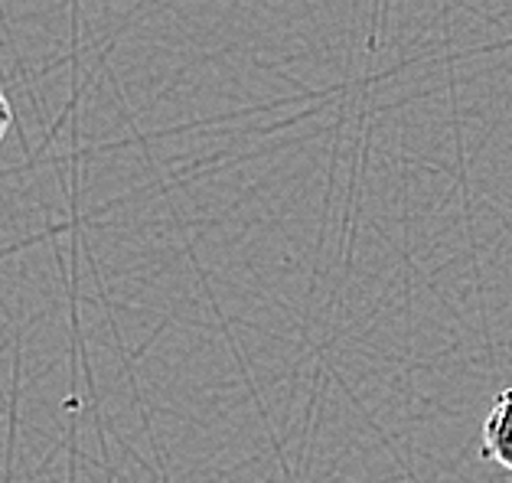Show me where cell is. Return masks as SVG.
<instances>
[{
    "instance_id": "cell-1",
    "label": "cell",
    "mask_w": 512,
    "mask_h": 483,
    "mask_svg": "<svg viewBox=\"0 0 512 483\" xmlns=\"http://www.w3.org/2000/svg\"><path fill=\"white\" fill-rule=\"evenodd\" d=\"M483 457L512 470V389L496 395L490 415L483 421Z\"/></svg>"
},
{
    "instance_id": "cell-2",
    "label": "cell",
    "mask_w": 512,
    "mask_h": 483,
    "mask_svg": "<svg viewBox=\"0 0 512 483\" xmlns=\"http://www.w3.org/2000/svg\"><path fill=\"white\" fill-rule=\"evenodd\" d=\"M10 121H14V111H10V102L4 95H0V141H4V134L10 128Z\"/></svg>"
}]
</instances>
